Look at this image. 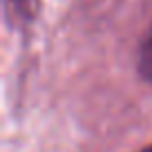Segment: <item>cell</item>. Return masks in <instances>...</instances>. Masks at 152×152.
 <instances>
[{
  "mask_svg": "<svg viewBox=\"0 0 152 152\" xmlns=\"http://www.w3.org/2000/svg\"><path fill=\"white\" fill-rule=\"evenodd\" d=\"M139 72L152 85V27L148 29L145 38L141 43V52H139Z\"/></svg>",
  "mask_w": 152,
  "mask_h": 152,
  "instance_id": "cell-1",
  "label": "cell"
},
{
  "mask_svg": "<svg viewBox=\"0 0 152 152\" xmlns=\"http://www.w3.org/2000/svg\"><path fill=\"white\" fill-rule=\"evenodd\" d=\"M11 5H14L16 9V16H18L23 23H27L29 16H31V11H29V0H9Z\"/></svg>",
  "mask_w": 152,
  "mask_h": 152,
  "instance_id": "cell-2",
  "label": "cell"
},
{
  "mask_svg": "<svg viewBox=\"0 0 152 152\" xmlns=\"http://www.w3.org/2000/svg\"><path fill=\"white\" fill-rule=\"evenodd\" d=\"M139 152H152V143H150L148 148H143V150H139Z\"/></svg>",
  "mask_w": 152,
  "mask_h": 152,
  "instance_id": "cell-3",
  "label": "cell"
}]
</instances>
